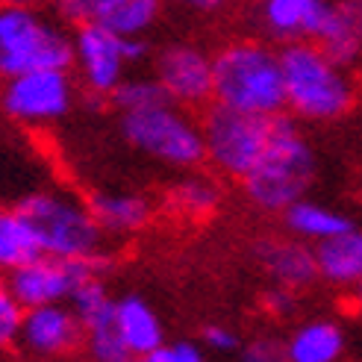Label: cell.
<instances>
[{"mask_svg": "<svg viewBox=\"0 0 362 362\" xmlns=\"http://www.w3.org/2000/svg\"><path fill=\"white\" fill-rule=\"evenodd\" d=\"M18 209L35 230V239L47 257L88 259L103 253L106 233L95 221L88 204L77 197L62 192H33L18 204Z\"/></svg>", "mask_w": 362, "mask_h": 362, "instance_id": "obj_6", "label": "cell"}, {"mask_svg": "<svg viewBox=\"0 0 362 362\" xmlns=\"http://www.w3.org/2000/svg\"><path fill=\"white\" fill-rule=\"evenodd\" d=\"M330 0H257V24L271 42H300L315 39Z\"/></svg>", "mask_w": 362, "mask_h": 362, "instance_id": "obj_13", "label": "cell"}, {"mask_svg": "<svg viewBox=\"0 0 362 362\" xmlns=\"http://www.w3.org/2000/svg\"><path fill=\"white\" fill-rule=\"evenodd\" d=\"M162 15V0H95L88 21L115 35H148Z\"/></svg>", "mask_w": 362, "mask_h": 362, "instance_id": "obj_21", "label": "cell"}, {"mask_svg": "<svg viewBox=\"0 0 362 362\" xmlns=\"http://www.w3.org/2000/svg\"><path fill=\"white\" fill-rule=\"evenodd\" d=\"M83 341V324L71 303L30 306L24 313L18 345L39 359H57L77 351Z\"/></svg>", "mask_w": 362, "mask_h": 362, "instance_id": "obj_12", "label": "cell"}, {"mask_svg": "<svg viewBox=\"0 0 362 362\" xmlns=\"http://www.w3.org/2000/svg\"><path fill=\"white\" fill-rule=\"evenodd\" d=\"M24 313H27V306L15 298L9 283H0V351L18 345Z\"/></svg>", "mask_w": 362, "mask_h": 362, "instance_id": "obj_26", "label": "cell"}, {"mask_svg": "<svg viewBox=\"0 0 362 362\" xmlns=\"http://www.w3.org/2000/svg\"><path fill=\"white\" fill-rule=\"evenodd\" d=\"M153 77L165 88L171 103L201 110L212 103V53L189 42H174L159 50Z\"/></svg>", "mask_w": 362, "mask_h": 362, "instance_id": "obj_11", "label": "cell"}, {"mask_svg": "<svg viewBox=\"0 0 362 362\" xmlns=\"http://www.w3.org/2000/svg\"><path fill=\"white\" fill-rule=\"evenodd\" d=\"M201 345L204 351H212V354H239L242 336L233 327H227V324H206L201 330Z\"/></svg>", "mask_w": 362, "mask_h": 362, "instance_id": "obj_29", "label": "cell"}, {"mask_svg": "<svg viewBox=\"0 0 362 362\" xmlns=\"http://www.w3.org/2000/svg\"><path fill=\"white\" fill-rule=\"evenodd\" d=\"M318 280L336 288H354L362 283V230L354 224L351 230L315 245Z\"/></svg>", "mask_w": 362, "mask_h": 362, "instance_id": "obj_18", "label": "cell"}, {"mask_svg": "<svg viewBox=\"0 0 362 362\" xmlns=\"http://www.w3.org/2000/svg\"><path fill=\"white\" fill-rule=\"evenodd\" d=\"M106 265H110L106 253H98V257H88V259H62V257L42 253V257L30 259L27 265L9 271L6 283L27 310L30 306H45V303H68L80 283L92 277H103Z\"/></svg>", "mask_w": 362, "mask_h": 362, "instance_id": "obj_9", "label": "cell"}, {"mask_svg": "<svg viewBox=\"0 0 362 362\" xmlns=\"http://www.w3.org/2000/svg\"><path fill=\"white\" fill-rule=\"evenodd\" d=\"M35 257H42V245L24 212L18 206H0V274H9Z\"/></svg>", "mask_w": 362, "mask_h": 362, "instance_id": "obj_22", "label": "cell"}, {"mask_svg": "<svg viewBox=\"0 0 362 362\" xmlns=\"http://www.w3.org/2000/svg\"><path fill=\"white\" fill-rule=\"evenodd\" d=\"M74 65V42L35 6L0 4V77L35 68H71Z\"/></svg>", "mask_w": 362, "mask_h": 362, "instance_id": "obj_5", "label": "cell"}, {"mask_svg": "<svg viewBox=\"0 0 362 362\" xmlns=\"http://www.w3.org/2000/svg\"><path fill=\"white\" fill-rule=\"evenodd\" d=\"M283 345L286 362H341L348 351V339L341 324L330 318H313L288 333Z\"/></svg>", "mask_w": 362, "mask_h": 362, "instance_id": "obj_17", "label": "cell"}, {"mask_svg": "<svg viewBox=\"0 0 362 362\" xmlns=\"http://www.w3.org/2000/svg\"><path fill=\"white\" fill-rule=\"evenodd\" d=\"M115 330L124 339L127 351L133 354V359L151 354L162 341H168L162 318L156 315L153 306L139 295H124L115 300Z\"/></svg>", "mask_w": 362, "mask_h": 362, "instance_id": "obj_19", "label": "cell"}, {"mask_svg": "<svg viewBox=\"0 0 362 362\" xmlns=\"http://www.w3.org/2000/svg\"><path fill=\"white\" fill-rule=\"evenodd\" d=\"M133 362H209L204 345H194V341H162V345L144 356H136Z\"/></svg>", "mask_w": 362, "mask_h": 362, "instance_id": "obj_27", "label": "cell"}, {"mask_svg": "<svg viewBox=\"0 0 362 362\" xmlns=\"http://www.w3.org/2000/svg\"><path fill=\"white\" fill-rule=\"evenodd\" d=\"M212 103L250 115L286 112L280 50L259 39H233L212 53Z\"/></svg>", "mask_w": 362, "mask_h": 362, "instance_id": "obj_2", "label": "cell"}, {"mask_svg": "<svg viewBox=\"0 0 362 362\" xmlns=\"http://www.w3.org/2000/svg\"><path fill=\"white\" fill-rule=\"evenodd\" d=\"M74 98L77 88L68 68H35L15 74L4 83L0 110L18 124L45 127L65 118L71 106H74Z\"/></svg>", "mask_w": 362, "mask_h": 362, "instance_id": "obj_8", "label": "cell"}, {"mask_svg": "<svg viewBox=\"0 0 362 362\" xmlns=\"http://www.w3.org/2000/svg\"><path fill=\"white\" fill-rule=\"evenodd\" d=\"M257 262L271 277V283H280L286 288L303 292L318 280L315 247L288 236V239H262L257 245Z\"/></svg>", "mask_w": 362, "mask_h": 362, "instance_id": "obj_14", "label": "cell"}, {"mask_svg": "<svg viewBox=\"0 0 362 362\" xmlns=\"http://www.w3.org/2000/svg\"><path fill=\"white\" fill-rule=\"evenodd\" d=\"M86 204L106 236H133L153 218V204L139 192H95Z\"/></svg>", "mask_w": 362, "mask_h": 362, "instance_id": "obj_15", "label": "cell"}, {"mask_svg": "<svg viewBox=\"0 0 362 362\" xmlns=\"http://www.w3.org/2000/svg\"><path fill=\"white\" fill-rule=\"evenodd\" d=\"M271 121L274 115L265 118L230 110L221 103H209L201 118L206 162L221 177L242 180L265 151L271 139Z\"/></svg>", "mask_w": 362, "mask_h": 362, "instance_id": "obj_7", "label": "cell"}, {"mask_svg": "<svg viewBox=\"0 0 362 362\" xmlns=\"http://www.w3.org/2000/svg\"><path fill=\"white\" fill-rule=\"evenodd\" d=\"M0 4H15V6H35V4H42V0H0Z\"/></svg>", "mask_w": 362, "mask_h": 362, "instance_id": "obj_34", "label": "cell"}, {"mask_svg": "<svg viewBox=\"0 0 362 362\" xmlns=\"http://www.w3.org/2000/svg\"><path fill=\"white\" fill-rule=\"evenodd\" d=\"M318 174V159L313 144L300 133L298 118L274 115L271 139L262 156L239 183L247 201L262 212H283L295 201L310 194Z\"/></svg>", "mask_w": 362, "mask_h": 362, "instance_id": "obj_3", "label": "cell"}, {"mask_svg": "<svg viewBox=\"0 0 362 362\" xmlns=\"http://www.w3.org/2000/svg\"><path fill=\"white\" fill-rule=\"evenodd\" d=\"M57 4H59L62 18H68V21H74V24H83V21H88V15H92L95 0H57Z\"/></svg>", "mask_w": 362, "mask_h": 362, "instance_id": "obj_31", "label": "cell"}, {"mask_svg": "<svg viewBox=\"0 0 362 362\" xmlns=\"http://www.w3.org/2000/svg\"><path fill=\"white\" fill-rule=\"evenodd\" d=\"M239 362H286V345H283V339L277 336H253L247 341H242V348H239Z\"/></svg>", "mask_w": 362, "mask_h": 362, "instance_id": "obj_28", "label": "cell"}, {"mask_svg": "<svg viewBox=\"0 0 362 362\" xmlns=\"http://www.w3.org/2000/svg\"><path fill=\"white\" fill-rule=\"evenodd\" d=\"M121 136L133 151L168 168L194 171L206 162L201 121H194L189 110L171 100L156 103L151 110L121 112Z\"/></svg>", "mask_w": 362, "mask_h": 362, "instance_id": "obj_4", "label": "cell"}, {"mask_svg": "<svg viewBox=\"0 0 362 362\" xmlns=\"http://www.w3.org/2000/svg\"><path fill=\"white\" fill-rule=\"evenodd\" d=\"M354 306H356V313L362 315V283L354 286Z\"/></svg>", "mask_w": 362, "mask_h": 362, "instance_id": "obj_33", "label": "cell"}, {"mask_svg": "<svg viewBox=\"0 0 362 362\" xmlns=\"http://www.w3.org/2000/svg\"><path fill=\"white\" fill-rule=\"evenodd\" d=\"M221 197L224 194H221L218 183L206 174H186L168 189L171 209H177L180 215H186V218H192V221L209 218V215L218 212Z\"/></svg>", "mask_w": 362, "mask_h": 362, "instance_id": "obj_23", "label": "cell"}, {"mask_svg": "<svg viewBox=\"0 0 362 362\" xmlns=\"http://www.w3.org/2000/svg\"><path fill=\"white\" fill-rule=\"evenodd\" d=\"M110 100L118 112H139V110H151L156 103H165L168 95L156 77H124L110 95Z\"/></svg>", "mask_w": 362, "mask_h": 362, "instance_id": "obj_25", "label": "cell"}, {"mask_svg": "<svg viewBox=\"0 0 362 362\" xmlns=\"http://www.w3.org/2000/svg\"><path fill=\"white\" fill-rule=\"evenodd\" d=\"M180 9H189V12H201V15H212V12H221L227 9L233 0H174Z\"/></svg>", "mask_w": 362, "mask_h": 362, "instance_id": "obj_32", "label": "cell"}, {"mask_svg": "<svg viewBox=\"0 0 362 362\" xmlns=\"http://www.w3.org/2000/svg\"><path fill=\"white\" fill-rule=\"evenodd\" d=\"M286 110L298 121L330 124L356 106V80L348 65L336 62L315 42L300 39L280 47Z\"/></svg>", "mask_w": 362, "mask_h": 362, "instance_id": "obj_1", "label": "cell"}, {"mask_svg": "<svg viewBox=\"0 0 362 362\" xmlns=\"http://www.w3.org/2000/svg\"><path fill=\"white\" fill-rule=\"evenodd\" d=\"M71 42H74V65L71 68H77L86 92L95 98H110L127 77V68L133 65L127 39L95 21H83L77 24Z\"/></svg>", "mask_w": 362, "mask_h": 362, "instance_id": "obj_10", "label": "cell"}, {"mask_svg": "<svg viewBox=\"0 0 362 362\" xmlns=\"http://www.w3.org/2000/svg\"><path fill=\"white\" fill-rule=\"evenodd\" d=\"M280 215H283V227H286L288 236H295L306 245L327 242V239L354 227L351 215L330 209L318 201H310V197H300V201H295L292 206H286Z\"/></svg>", "mask_w": 362, "mask_h": 362, "instance_id": "obj_20", "label": "cell"}, {"mask_svg": "<svg viewBox=\"0 0 362 362\" xmlns=\"http://www.w3.org/2000/svg\"><path fill=\"white\" fill-rule=\"evenodd\" d=\"M321 50L341 65L354 68L362 59V15H359V0H339L330 4V12L324 18L321 30L313 39Z\"/></svg>", "mask_w": 362, "mask_h": 362, "instance_id": "obj_16", "label": "cell"}, {"mask_svg": "<svg viewBox=\"0 0 362 362\" xmlns=\"http://www.w3.org/2000/svg\"><path fill=\"white\" fill-rule=\"evenodd\" d=\"M83 345L92 362H133V354L127 351L124 339L115 330V313L100 321H92L83 327Z\"/></svg>", "mask_w": 362, "mask_h": 362, "instance_id": "obj_24", "label": "cell"}, {"mask_svg": "<svg viewBox=\"0 0 362 362\" xmlns=\"http://www.w3.org/2000/svg\"><path fill=\"white\" fill-rule=\"evenodd\" d=\"M262 310L271 318H288L298 310V292L295 288H286L280 283H271L262 292Z\"/></svg>", "mask_w": 362, "mask_h": 362, "instance_id": "obj_30", "label": "cell"}]
</instances>
